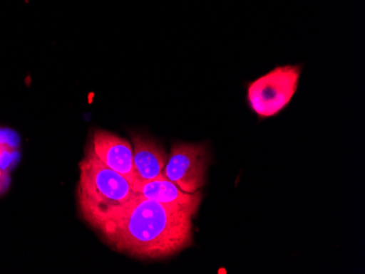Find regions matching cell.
I'll list each match as a JSON object with an SVG mask.
<instances>
[{"label":"cell","mask_w":365,"mask_h":274,"mask_svg":"<svg viewBox=\"0 0 365 274\" xmlns=\"http://www.w3.org/2000/svg\"><path fill=\"white\" fill-rule=\"evenodd\" d=\"M10 186V177L7 171L0 167V195L7 191Z\"/></svg>","instance_id":"cell-8"},{"label":"cell","mask_w":365,"mask_h":274,"mask_svg":"<svg viewBox=\"0 0 365 274\" xmlns=\"http://www.w3.org/2000/svg\"><path fill=\"white\" fill-rule=\"evenodd\" d=\"M301 73V65H284L248 83L246 88L248 107L260 120L278 115L294 98L300 85Z\"/></svg>","instance_id":"cell-3"},{"label":"cell","mask_w":365,"mask_h":274,"mask_svg":"<svg viewBox=\"0 0 365 274\" xmlns=\"http://www.w3.org/2000/svg\"><path fill=\"white\" fill-rule=\"evenodd\" d=\"M89 146L102 163L124 176L131 187H136L138 176L135 169L134 153L130 143L126 139L98 129L92 135Z\"/></svg>","instance_id":"cell-5"},{"label":"cell","mask_w":365,"mask_h":274,"mask_svg":"<svg viewBox=\"0 0 365 274\" xmlns=\"http://www.w3.org/2000/svg\"><path fill=\"white\" fill-rule=\"evenodd\" d=\"M197 210L163 204L137 194L100 234L115 251L139 259H165L192 244Z\"/></svg>","instance_id":"cell-1"},{"label":"cell","mask_w":365,"mask_h":274,"mask_svg":"<svg viewBox=\"0 0 365 274\" xmlns=\"http://www.w3.org/2000/svg\"><path fill=\"white\" fill-rule=\"evenodd\" d=\"M208 165V149L205 144L175 143L164 167L163 175L182 191L192 194L204 187Z\"/></svg>","instance_id":"cell-4"},{"label":"cell","mask_w":365,"mask_h":274,"mask_svg":"<svg viewBox=\"0 0 365 274\" xmlns=\"http://www.w3.org/2000/svg\"><path fill=\"white\" fill-rule=\"evenodd\" d=\"M77 201L80 216L98 232L137 192L124 176L106 167L88 146L79 163Z\"/></svg>","instance_id":"cell-2"},{"label":"cell","mask_w":365,"mask_h":274,"mask_svg":"<svg viewBox=\"0 0 365 274\" xmlns=\"http://www.w3.org/2000/svg\"><path fill=\"white\" fill-rule=\"evenodd\" d=\"M4 151V143L3 141L0 140V155L3 153Z\"/></svg>","instance_id":"cell-9"},{"label":"cell","mask_w":365,"mask_h":274,"mask_svg":"<svg viewBox=\"0 0 365 274\" xmlns=\"http://www.w3.org/2000/svg\"><path fill=\"white\" fill-rule=\"evenodd\" d=\"M131 141L134 144L133 153L138 184L163 179V169L168 161L164 149L155 139L143 134L133 132Z\"/></svg>","instance_id":"cell-6"},{"label":"cell","mask_w":365,"mask_h":274,"mask_svg":"<svg viewBox=\"0 0 365 274\" xmlns=\"http://www.w3.org/2000/svg\"><path fill=\"white\" fill-rule=\"evenodd\" d=\"M134 190L145 199L153 200L163 204L187 206L197 211L202 199V192L198 190L192 194L182 191L178 185L165 177L155 181H141Z\"/></svg>","instance_id":"cell-7"}]
</instances>
